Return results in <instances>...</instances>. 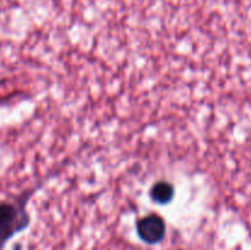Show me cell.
Segmentation results:
<instances>
[{"label": "cell", "instance_id": "3957f363", "mask_svg": "<svg viewBox=\"0 0 251 250\" xmlns=\"http://www.w3.org/2000/svg\"><path fill=\"white\" fill-rule=\"evenodd\" d=\"M151 200L157 205H168L173 201L176 189L173 184L166 180H158L151 186L149 191Z\"/></svg>", "mask_w": 251, "mask_h": 250}, {"label": "cell", "instance_id": "7a4b0ae2", "mask_svg": "<svg viewBox=\"0 0 251 250\" xmlns=\"http://www.w3.org/2000/svg\"><path fill=\"white\" fill-rule=\"evenodd\" d=\"M166 222L157 213L144 216L136 222L137 235L142 242L149 245L159 244L166 237Z\"/></svg>", "mask_w": 251, "mask_h": 250}, {"label": "cell", "instance_id": "6da1fadb", "mask_svg": "<svg viewBox=\"0 0 251 250\" xmlns=\"http://www.w3.org/2000/svg\"><path fill=\"white\" fill-rule=\"evenodd\" d=\"M34 185L22 191L15 198L0 202V250H4L7 243L31 225V215L27 206L39 186Z\"/></svg>", "mask_w": 251, "mask_h": 250}]
</instances>
